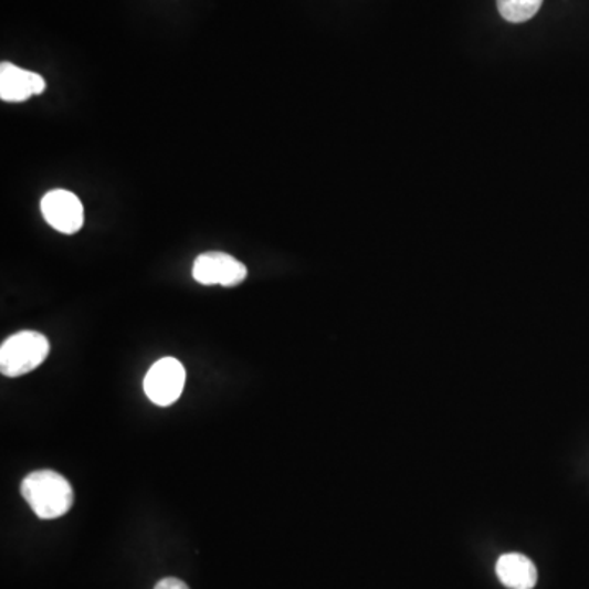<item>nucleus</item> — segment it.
<instances>
[{"mask_svg":"<svg viewBox=\"0 0 589 589\" xmlns=\"http://www.w3.org/2000/svg\"><path fill=\"white\" fill-rule=\"evenodd\" d=\"M23 498L40 519H57L74 505L71 483L53 470H39L23 478Z\"/></svg>","mask_w":589,"mask_h":589,"instance_id":"f257e3e1","label":"nucleus"},{"mask_svg":"<svg viewBox=\"0 0 589 589\" xmlns=\"http://www.w3.org/2000/svg\"><path fill=\"white\" fill-rule=\"evenodd\" d=\"M50 354V340L42 333L22 332L0 346V372L10 379L39 369Z\"/></svg>","mask_w":589,"mask_h":589,"instance_id":"f03ea898","label":"nucleus"},{"mask_svg":"<svg viewBox=\"0 0 589 589\" xmlns=\"http://www.w3.org/2000/svg\"><path fill=\"white\" fill-rule=\"evenodd\" d=\"M186 385V369L173 357L158 360L145 377V393L158 407H170L179 400Z\"/></svg>","mask_w":589,"mask_h":589,"instance_id":"7ed1b4c3","label":"nucleus"},{"mask_svg":"<svg viewBox=\"0 0 589 589\" xmlns=\"http://www.w3.org/2000/svg\"><path fill=\"white\" fill-rule=\"evenodd\" d=\"M192 275L202 285L238 287L246 281L248 267L233 255L211 251L196 259Z\"/></svg>","mask_w":589,"mask_h":589,"instance_id":"20e7f679","label":"nucleus"},{"mask_svg":"<svg viewBox=\"0 0 589 589\" xmlns=\"http://www.w3.org/2000/svg\"><path fill=\"white\" fill-rule=\"evenodd\" d=\"M46 223L63 234H74L83 228L84 207L77 196L67 190H51L42 200Z\"/></svg>","mask_w":589,"mask_h":589,"instance_id":"39448f33","label":"nucleus"},{"mask_svg":"<svg viewBox=\"0 0 589 589\" xmlns=\"http://www.w3.org/2000/svg\"><path fill=\"white\" fill-rule=\"evenodd\" d=\"M46 88V81L40 74L22 70L12 63L0 64V98L3 102L29 101L33 95H42Z\"/></svg>","mask_w":589,"mask_h":589,"instance_id":"423d86ee","label":"nucleus"},{"mask_svg":"<svg viewBox=\"0 0 589 589\" xmlns=\"http://www.w3.org/2000/svg\"><path fill=\"white\" fill-rule=\"evenodd\" d=\"M496 575L509 589H533L537 585V568L523 554H505L496 561Z\"/></svg>","mask_w":589,"mask_h":589,"instance_id":"0eeeda50","label":"nucleus"},{"mask_svg":"<svg viewBox=\"0 0 589 589\" xmlns=\"http://www.w3.org/2000/svg\"><path fill=\"white\" fill-rule=\"evenodd\" d=\"M544 0H496L499 15L509 23H524L537 15Z\"/></svg>","mask_w":589,"mask_h":589,"instance_id":"6e6552de","label":"nucleus"},{"mask_svg":"<svg viewBox=\"0 0 589 589\" xmlns=\"http://www.w3.org/2000/svg\"><path fill=\"white\" fill-rule=\"evenodd\" d=\"M155 589H189V587L182 580H177V578H165V580L156 585Z\"/></svg>","mask_w":589,"mask_h":589,"instance_id":"1a4fd4ad","label":"nucleus"}]
</instances>
